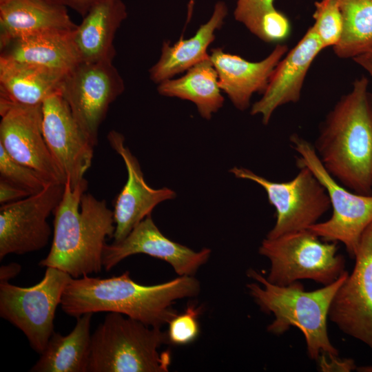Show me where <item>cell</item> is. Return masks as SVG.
<instances>
[{
  "instance_id": "obj_37",
  "label": "cell",
  "mask_w": 372,
  "mask_h": 372,
  "mask_svg": "<svg viewBox=\"0 0 372 372\" xmlns=\"http://www.w3.org/2000/svg\"><path fill=\"white\" fill-rule=\"evenodd\" d=\"M357 370L361 372H372V366H361L358 368Z\"/></svg>"
},
{
  "instance_id": "obj_25",
  "label": "cell",
  "mask_w": 372,
  "mask_h": 372,
  "mask_svg": "<svg viewBox=\"0 0 372 372\" xmlns=\"http://www.w3.org/2000/svg\"><path fill=\"white\" fill-rule=\"evenodd\" d=\"M157 91L164 96L176 97L194 103L200 115L207 120H209L224 103L218 73L210 56L187 70L181 77L158 83Z\"/></svg>"
},
{
  "instance_id": "obj_29",
  "label": "cell",
  "mask_w": 372,
  "mask_h": 372,
  "mask_svg": "<svg viewBox=\"0 0 372 372\" xmlns=\"http://www.w3.org/2000/svg\"><path fill=\"white\" fill-rule=\"evenodd\" d=\"M200 311L201 307L190 304L183 313H177L168 322V341L176 345H185L194 341L200 331L198 317Z\"/></svg>"
},
{
  "instance_id": "obj_22",
  "label": "cell",
  "mask_w": 372,
  "mask_h": 372,
  "mask_svg": "<svg viewBox=\"0 0 372 372\" xmlns=\"http://www.w3.org/2000/svg\"><path fill=\"white\" fill-rule=\"evenodd\" d=\"M65 74L0 58V107L42 105L50 96L60 93Z\"/></svg>"
},
{
  "instance_id": "obj_20",
  "label": "cell",
  "mask_w": 372,
  "mask_h": 372,
  "mask_svg": "<svg viewBox=\"0 0 372 372\" xmlns=\"http://www.w3.org/2000/svg\"><path fill=\"white\" fill-rule=\"evenodd\" d=\"M77 27L68 8L50 0H6L0 3V49L12 40L41 32Z\"/></svg>"
},
{
  "instance_id": "obj_3",
  "label": "cell",
  "mask_w": 372,
  "mask_h": 372,
  "mask_svg": "<svg viewBox=\"0 0 372 372\" xmlns=\"http://www.w3.org/2000/svg\"><path fill=\"white\" fill-rule=\"evenodd\" d=\"M87 181L75 187L64 184L62 198L54 211L53 240L48 256L39 265L63 271L73 278L101 271L107 237L116 225L105 200L85 193Z\"/></svg>"
},
{
  "instance_id": "obj_32",
  "label": "cell",
  "mask_w": 372,
  "mask_h": 372,
  "mask_svg": "<svg viewBox=\"0 0 372 372\" xmlns=\"http://www.w3.org/2000/svg\"><path fill=\"white\" fill-rule=\"evenodd\" d=\"M317 361L322 371H350L355 369L354 361L352 359L341 360L338 355L329 356L322 353Z\"/></svg>"
},
{
  "instance_id": "obj_10",
  "label": "cell",
  "mask_w": 372,
  "mask_h": 372,
  "mask_svg": "<svg viewBox=\"0 0 372 372\" xmlns=\"http://www.w3.org/2000/svg\"><path fill=\"white\" fill-rule=\"evenodd\" d=\"M124 90L123 79L113 62H81L65 75L60 94L95 147L110 105Z\"/></svg>"
},
{
  "instance_id": "obj_16",
  "label": "cell",
  "mask_w": 372,
  "mask_h": 372,
  "mask_svg": "<svg viewBox=\"0 0 372 372\" xmlns=\"http://www.w3.org/2000/svg\"><path fill=\"white\" fill-rule=\"evenodd\" d=\"M107 138L111 147L124 161L127 173V181L115 200L113 210L116 225L113 242H118L137 224L151 215L156 205L174 198L176 192L168 187L154 189L147 183L140 164L125 145L122 134L111 130Z\"/></svg>"
},
{
  "instance_id": "obj_24",
  "label": "cell",
  "mask_w": 372,
  "mask_h": 372,
  "mask_svg": "<svg viewBox=\"0 0 372 372\" xmlns=\"http://www.w3.org/2000/svg\"><path fill=\"white\" fill-rule=\"evenodd\" d=\"M93 313L77 318L66 335L54 331L32 372H87L91 352V321Z\"/></svg>"
},
{
  "instance_id": "obj_8",
  "label": "cell",
  "mask_w": 372,
  "mask_h": 372,
  "mask_svg": "<svg viewBox=\"0 0 372 372\" xmlns=\"http://www.w3.org/2000/svg\"><path fill=\"white\" fill-rule=\"evenodd\" d=\"M46 268L43 279L31 287L0 282V316L20 329L39 354L54 331L55 312L72 278L58 269Z\"/></svg>"
},
{
  "instance_id": "obj_33",
  "label": "cell",
  "mask_w": 372,
  "mask_h": 372,
  "mask_svg": "<svg viewBox=\"0 0 372 372\" xmlns=\"http://www.w3.org/2000/svg\"><path fill=\"white\" fill-rule=\"evenodd\" d=\"M31 195L26 190L0 178V203L7 204Z\"/></svg>"
},
{
  "instance_id": "obj_1",
  "label": "cell",
  "mask_w": 372,
  "mask_h": 372,
  "mask_svg": "<svg viewBox=\"0 0 372 372\" xmlns=\"http://www.w3.org/2000/svg\"><path fill=\"white\" fill-rule=\"evenodd\" d=\"M199 291L200 283L194 276L143 285L132 280L128 271L107 278L86 275L70 278L61 307L76 318L87 313L114 312L161 328L177 314L172 307L176 300L195 297Z\"/></svg>"
},
{
  "instance_id": "obj_35",
  "label": "cell",
  "mask_w": 372,
  "mask_h": 372,
  "mask_svg": "<svg viewBox=\"0 0 372 372\" xmlns=\"http://www.w3.org/2000/svg\"><path fill=\"white\" fill-rule=\"evenodd\" d=\"M21 265L18 263L12 262L1 266L0 268V282H9V280L17 276L21 271Z\"/></svg>"
},
{
  "instance_id": "obj_23",
  "label": "cell",
  "mask_w": 372,
  "mask_h": 372,
  "mask_svg": "<svg viewBox=\"0 0 372 372\" xmlns=\"http://www.w3.org/2000/svg\"><path fill=\"white\" fill-rule=\"evenodd\" d=\"M227 14L225 2L218 1L209 20L199 27L194 35L186 39L182 37L173 45L164 41L158 61L149 70L150 79L158 84L208 59L207 48L214 41L215 32L222 27Z\"/></svg>"
},
{
  "instance_id": "obj_34",
  "label": "cell",
  "mask_w": 372,
  "mask_h": 372,
  "mask_svg": "<svg viewBox=\"0 0 372 372\" xmlns=\"http://www.w3.org/2000/svg\"><path fill=\"white\" fill-rule=\"evenodd\" d=\"M55 3L70 8L84 17L97 3L102 0H50Z\"/></svg>"
},
{
  "instance_id": "obj_13",
  "label": "cell",
  "mask_w": 372,
  "mask_h": 372,
  "mask_svg": "<svg viewBox=\"0 0 372 372\" xmlns=\"http://www.w3.org/2000/svg\"><path fill=\"white\" fill-rule=\"evenodd\" d=\"M0 115V145L7 153L48 183L64 185L66 179L43 136L42 105L1 106Z\"/></svg>"
},
{
  "instance_id": "obj_9",
  "label": "cell",
  "mask_w": 372,
  "mask_h": 372,
  "mask_svg": "<svg viewBox=\"0 0 372 372\" xmlns=\"http://www.w3.org/2000/svg\"><path fill=\"white\" fill-rule=\"evenodd\" d=\"M298 167L296 176L286 182L272 181L242 167L229 170L238 178L260 185L275 207L276 223L266 238L307 229L331 207L329 196L316 176L308 167Z\"/></svg>"
},
{
  "instance_id": "obj_31",
  "label": "cell",
  "mask_w": 372,
  "mask_h": 372,
  "mask_svg": "<svg viewBox=\"0 0 372 372\" xmlns=\"http://www.w3.org/2000/svg\"><path fill=\"white\" fill-rule=\"evenodd\" d=\"M291 25L285 14L276 8L267 12L261 22L260 39L265 42L280 41L290 33Z\"/></svg>"
},
{
  "instance_id": "obj_2",
  "label": "cell",
  "mask_w": 372,
  "mask_h": 372,
  "mask_svg": "<svg viewBox=\"0 0 372 372\" xmlns=\"http://www.w3.org/2000/svg\"><path fill=\"white\" fill-rule=\"evenodd\" d=\"M356 79L320 126L314 147L326 170L357 194L372 195V93Z\"/></svg>"
},
{
  "instance_id": "obj_21",
  "label": "cell",
  "mask_w": 372,
  "mask_h": 372,
  "mask_svg": "<svg viewBox=\"0 0 372 372\" xmlns=\"http://www.w3.org/2000/svg\"><path fill=\"white\" fill-rule=\"evenodd\" d=\"M127 16L122 0H102L83 17L74 32L81 62H113L114 37Z\"/></svg>"
},
{
  "instance_id": "obj_19",
  "label": "cell",
  "mask_w": 372,
  "mask_h": 372,
  "mask_svg": "<svg viewBox=\"0 0 372 372\" xmlns=\"http://www.w3.org/2000/svg\"><path fill=\"white\" fill-rule=\"evenodd\" d=\"M74 30H48L15 39L0 49V58L67 74L81 62Z\"/></svg>"
},
{
  "instance_id": "obj_7",
  "label": "cell",
  "mask_w": 372,
  "mask_h": 372,
  "mask_svg": "<svg viewBox=\"0 0 372 372\" xmlns=\"http://www.w3.org/2000/svg\"><path fill=\"white\" fill-rule=\"evenodd\" d=\"M298 154V167H308L325 188L333 208L331 217L307 229L326 242H340L353 257L364 229L372 223V195L357 194L338 182L324 168L314 146L298 134L290 136Z\"/></svg>"
},
{
  "instance_id": "obj_28",
  "label": "cell",
  "mask_w": 372,
  "mask_h": 372,
  "mask_svg": "<svg viewBox=\"0 0 372 372\" xmlns=\"http://www.w3.org/2000/svg\"><path fill=\"white\" fill-rule=\"evenodd\" d=\"M0 178L17 185L31 195L50 184L34 170L13 159L0 145Z\"/></svg>"
},
{
  "instance_id": "obj_17",
  "label": "cell",
  "mask_w": 372,
  "mask_h": 372,
  "mask_svg": "<svg viewBox=\"0 0 372 372\" xmlns=\"http://www.w3.org/2000/svg\"><path fill=\"white\" fill-rule=\"evenodd\" d=\"M323 49L314 28L310 26L298 43L280 61L262 98L253 104L251 114L261 115L262 123L266 125L278 107L297 103L310 66Z\"/></svg>"
},
{
  "instance_id": "obj_30",
  "label": "cell",
  "mask_w": 372,
  "mask_h": 372,
  "mask_svg": "<svg viewBox=\"0 0 372 372\" xmlns=\"http://www.w3.org/2000/svg\"><path fill=\"white\" fill-rule=\"evenodd\" d=\"M274 1L237 0L234 11V18L252 34L260 38L262 19L267 12L276 8Z\"/></svg>"
},
{
  "instance_id": "obj_27",
  "label": "cell",
  "mask_w": 372,
  "mask_h": 372,
  "mask_svg": "<svg viewBox=\"0 0 372 372\" xmlns=\"http://www.w3.org/2000/svg\"><path fill=\"white\" fill-rule=\"evenodd\" d=\"M314 28L323 48L336 45L342 36L343 19L335 0H320L314 3Z\"/></svg>"
},
{
  "instance_id": "obj_18",
  "label": "cell",
  "mask_w": 372,
  "mask_h": 372,
  "mask_svg": "<svg viewBox=\"0 0 372 372\" xmlns=\"http://www.w3.org/2000/svg\"><path fill=\"white\" fill-rule=\"evenodd\" d=\"M287 51V45L279 43L267 57L256 62L226 53L220 48L211 49L209 56L221 91L237 109L243 111L249 107L254 93L264 92L274 69Z\"/></svg>"
},
{
  "instance_id": "obj_12",
  "label": "cell",
  "mask_w": 372,
  "mask_h": 372,
  "mask_svg": "<svg viewBox=\"0 0 372 372\" xmlns=\"http://www.w3.org/2000/svg\"><path fill=\"white\" fill-rule=\"evenodd\" d=\"M355 266L338 289L329 316L344 333L372 349V223L363 231Z\"/></svg>"
},
{
  "instance_id": "obj_5",
  "label": "cell",
  "mask_w": 372,
  "mask_h": 372,
  "mask_svg": "<svg viewBox=\"0 0 372 372\" xmlns=\"http://www.w3.org/2000/svg\"><path fill=\"white\" fill-rule=\"evenodd\" d=\"M124 315L108 312L92 334L87 372H166L169 351L167 333Z\"/></svg>"
},
{
  "instance_id": "obj_26",
  "label": "cell",
  "mask_w": 372,
  "mask_h": 372,
  "mask_svg": "<svg viewBox=\"0 0 372 372\" xmlns=\"http://www.w3.org/2000/svg\"><path fill=\"white\" fill-rule=\"evenodd\" d=\"M343 19L338 43L333 47L340 59H353L372 48V0H335Z\"/></svg>"
},
{
  "instance_id": "obj_11",
  "label": "cell",
  "mask_w": 372,
  "mask_h": 372,
  "mask_svg": "<svg viewBox=\"0 0 372 372\" xmlns=\"http://www.w3.org/2000/svg\"><path fill=\"white\" fill-rule=\"evenodd\" d=\"M64 185L50 183L42 191L1 205L0 260L7 255L40 250L48 243L52 229L47 220L59 204Z\"/></svg>"
},
{
  "instance_id": "obj_36",
  "label": "cell",
  "mask_w": 372,
  "mask_h": 372,
  "mask_svg": "<svg viewBox=\"0 0 372 372\" xmlns=\"http://www.w3.org/2000/svg\"><path fill=\"white\" fill-rule=\"evenodd\" d=\"M353 60L364 69L372 78V48L356 56Z\"/></svg>"
},
{
  "instance_id": "obj_6",
  "label": "cell",
  "mask_w": 372,
  "mask_h": 372,
  "mask_svg": "<svg viewBox=\"0 0 372 372\" xmlns=\"http://www.w3.org/2000/svg\"><path fill=\"white\" fill-rule=\"evenodd\" d=\"M258 251L271 263L267 280L279 286L300 279H311L325 286L344 271V259L338 254V242H322L309 229L266 238Z\"/></svg>"
},
{
  "instance_id": "obj_4",
  "label": "cell",
  "mask_w": 372,
  "mask_h": 372,
  "mask_svg": "<svg viewBox=\"0 0 372 372\" xmlns=\"http://www.w3.org/2000/svg\"><path fill=\"white\" fill-rule=\"evenodd\" d=\"M348 275L344 271L331 284L307 291L297 281L279 286L254 269H249L248 277L261 285L253 282L247 287L261 310L275 317L267 331L280 335L290 327L298 328L304 336L309 358L317 360L322 353L338 355L329 339L327 322L334 296Z\"/></svg>"
},
{
  "instance_id": "obj_15",
  "label": "cell",
  "mask_w": 372,
  "mask_h": 372,
  "mask_svg": "<svg viewBox=\"0 0 372 372\" xmlns=\"http://www.w3.org/2000/svg\"><path fill=\"white\" fill-rule=\"evenodd\" d=\"M143 254L169 263L178 276H193L207 262L211 250L195 251L174 242L161 233L152 214L137 224L121 241L106 244L103 266L108 271L128 256Z\"/></svg>"
},
{
  "instance_id": "obj_14",
  "label": "cell",
  "mask_w": 372,
  "mask_h": 372,
  "mask_svg": "<svg viewBox=\"0 0 372 372\" xmlns=\"http://www.w3.org/2000/svg\"><path fill=\"white\" fill-rule=\"evenodd\" d=\"M42 129L50 152L72 187H75L90 167L94 146L87 139L60 93L42 104Z\"/></svg>"
},
{
  "instance_id": "obj_38",
  "label": "cell",
  "mask_w": 372,
  "mask_h": 372,
  "mask_svg": "<svg viewBox=\"0 0 372 372\" xmlns=\"http://www.w3.org/2000/svg\"><path fill=\"white\" fill-rule=\"evenodd\" d=\"M6 1V0H0V3H2L3 1Z\"/></svg>"
}]
</instances>
